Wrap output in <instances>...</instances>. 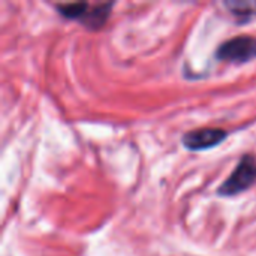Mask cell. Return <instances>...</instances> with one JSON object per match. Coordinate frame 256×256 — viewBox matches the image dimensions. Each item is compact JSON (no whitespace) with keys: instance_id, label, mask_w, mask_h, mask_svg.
I'll use <instances>...</instances> for the list:
<instances>
[{"instance_id":"obj_4","label":"cell","mask_w":256,"mask_h":256,"mask_svg":"<svg viewBox=\"0 0 256 256\" xmlns=\"http://www.w3.org/2000/svg\"><path fill=\"white\" fill-rule=\"evenodd\" d=\"M226 136H228V134L224 129L202 128V129H195V130H190V132L184 134L182 141H183V146L188 150L202 152V150H208V148H213V147L219 146Z\"/></svg>"},{"instance_id":"obj_3","label":"cell","mask_w":256,"mask_h":256,"mask_svg":"<svg viewBox=\"0 0 256 256\" xmlns=\"http://www.w3.org/2000/svg\"><path fill=\"white\" fill-rule=\"evenodd\" d=\"M216 57L230 63H248L256 58V38L246 34L236 36L218 48Z\"/></svg>"},{"instance_id":"obj_5","label":"cell","mask_w":256,"mask_h":256,"mask_svg":"<svg viewBox=\"0 0 256 256\" xmlns=\"http://www.w3.org/2000/svg\"><path fill=\"white\" fill-rule=\"evenodd\" d=\"M226 8L232 15H237L240 18H250L256 14V3H226Z\"/></svg>"},{"instance_id":"obj_1","label":"cell","mask_w":256,"mask_h":256,"mask_svg":"<svg viewBox=\"0 0 256 256\" xmlns=\"http://www.w3.org/2000/svg\"><path fill=\"white\" fill-rule=\"evenodd\" d=\"M112 6L114 3H66L57 4L56 9L64 18L78 21L82 26L96 30L106 22Z\"/></svg>"},{"instance_id":"obj_2","label":"cell","mask_w":256,"mask_h":256,"mask_svg":"<svg viewBox=\"0 0 256 256\" xmlns=\"http://www.w3.org/2000/svg\"><path fill=\"white\" fill-rule=\"evenodd\" d=\"M256 183V158L254 154H244L231 176L220 184L218 194L222 196L238 195Z\"/></svg>"}]
</instances>
